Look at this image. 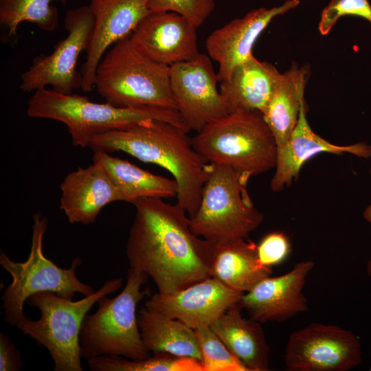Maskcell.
I'll return each instance as SVG.
<instances>
[{
	"label": "cell",
	"instance_id": "cell-25",
	"mask_svg": "<svg viewBox=\"0 0 371 371\" xmlns=\"http://www.w3.org/2000/svg\"><path fill=\"white\" fill-rule=\"evenodd\" d=\"M93 161L103 166L121 192L123 201L134 204L142 198L177 197L178 186L174 179L154 175L102 150L94 151Z\"/></svg>",
	"mask_w": 371,
	"mask_h": 371
},
{
	"label": "cell",
	"instance_id": "cell-16",
	"mask_svg": "<svg viewBox=\"0 0 371 371\" xmlns=\"http://www.w3.org/2000/svg\"><path fill=\"white\" fill-rule=\"evenodd\" d=\"M196 27L173 12H151L129 37L134 46L156 62L171 66L199 54Z\"/></svg>",
	"mask_w": 371,
	"mask_h": 371
},
{
	"label": "cell",
	"instance_id": "cell-23",
	"mask_svg": "<svg viewBox=\"0 0 371 371\" xmlns=\"http://www.w3.org/2000/svg\"><path fill=\"white\" fill-rule=\"evenodd\" d=\"M308 69L293 63L280 74L270 100L262 112L278 148L289 139L298 121Z\"/></svg>",
	"mask_w": 371,
	"mask_h": 371
},
{
	"label": "cell",
	"instance_id": "cell-1",
	"mask_svg": "<svg viewBox=\"0 0 371 371\" xmlns=\"http://www.w3.org/2000/svg\"><path fill=\"white\" fill-rule=\"evenodd\" d=\"M126 245L129 268L150 277L158 293L171 294L210 277L216 245L195 235L177 203L142 198Z\"/></svg>",
	"mask_w": 371,
	"mask_h": 371
},
{
	"label": "cell",
	"instance_id": "cell-8",
	"mask_svg": "<svg viewBox=\"0 0 371 371\" xmlns=\"http://www.w3.org/2000/svg\"><path fill=\"white\" fill-rule=\"evenodd\" d=\"M251 176L232 168L212 164L200 204L190 218L192 232L214 244L246 238L264 216L247 190Z\"/></svg>",
	"mask_w": 371,
	"mask_h": 371
},
{
	"label": "cell",
	"instance_id": "cell-18",
	"mask_svg": "<svg viewBox=\"0 0 371 371\" xmlns=\"http://www.w3.org/2000/svg\"><path fill=\"white\" fill-rule=\"evenodd\" d=\"M69 172L60 184V208L71 223H93L107 204L123 196L98 161Z\"/></svg>",
	"mask_w": 371,
	"mask_h": 371
},
{
	"label": "cell",
	"instance_id": "cell-2",
	"mask_svg": "<svg viewBox=\"0 0 371 371\" xmlns=\"http://www.w3.org/2000/svg\"><path fill=\"white\" fill-rule=\"evenodd\" d=\"M188 133L170 123L150 120L98 135L88 147L122 151L168 170L177 183V203L191 218L199 208L212 164L197 153Z\"/></svg>",
	"mask_w": 371,
	"mask_h": 371
},
{
	"label": "cell",
	"instance_id": "cell-29",
	"mask_svg": "<svg viewBox=\"0 0 371 371\" xmlns=\"http://www.w3.org/2000/svg\"><path fill=\"white\" fill-rule=\"evenodd\" d=\"M151 12H173L190 21L196 27L211 15L215 8L214 0H148Z\"/></svg>",
	"mask_w": 371,
	"mask_h": 371
},
{
	"label": "cell",
	"instance_id": "cell-31",
	"mask_svg": "<svg viewBox=\"0 0 371 371\" xmlns=\"http://www.w3.org/2000/svg\"><path fill=\"white\" fill-rule=\"evenodd\" d=\"M291 252L288 236L282 232L267 234L257 245V254L260 262L268 267L282 263Z\"/></svg>",
	"mask_w": 371,
	"mask_h": 371
},
{
	"label": "cell",
	"instance_id": "cell-20",
	"mask_svg": "<svg viewBox=\"0 0 371 371\" xmlns=\"http://www.w3.org/2000/svg\"><path fill=\"white\" fill-rule=\"evenodd\" d=\"M280 74L274 65L254 55L239 65L228 79L220 82L227 113L258 111L262 113Z\"/></svg>",
	"mask_w": 371,
	"mask_h": 371
},
{
	"label": "cell",
	"instance_id": "cell-30",
	"mask_svg": "<svg viewBox=\"0 0 371 371\" xmlns=\"http://www.w3.org/2000/svg\"><path fill=\"white\" fill-rule=\"evenodd\" d=\"M344 16L364 19L371 24V5L369 0H330L322 10L318 25L319 33L327 35L337 21Z\"/></svg>",
	"mask_w": 371,
	"mask_h": 371
},
{
	"label": "cell",
	"instance_id": "cell-26",
	"mask_svg": "<svg viewBox=\"0 0 371 371\" xmlns=\"http://www.w3.org/2000/svg\"><path fill=\"white\" fill-rule=\"evenodd\" d=\"M54 1L66 3L67 0H0L3 41L16 38L18 27L23 21L32 23L45 32L55 30L59 13L58 8L51 4Z\"/></svg>",
	"mask_w": 371,
	"mask_h": 371
},
{
	"label": "cell",
	"instance_id": "cell-13",
	"mask_svg": "<svg viewBox=\"0 0 371 371\" xmlns=\"http://www.w3.org/2000/svg\"><path fill=\"white\" fill-rule=\"evenodd\" d=\"M243 294L210 277L174 293L157 292L146 301L144 306L196 330L210 326L239 302Z\"/></svg>",
	"mask_w": 371,
	"mask_h": 371
},
{
	"label": "cell",
	"instance_id": "cell-4",
	"mask_svg": "<svg viewBox=\"0 0 371 371\" xmlns=\"http://www.w3.org/2000/svg\"><path fill=\"white\" fill-rule=\"evenodd\" d=\"M93 87L106 102L115 106L177 110L169 66L144 54L129 37L117 42L104 54L97 66Z\"/></svg>",
	"mask_w": 371,
	"mask_h": 371
},
{
	"label": "cell",
	"instance_id": "cell-24",
	"mask_svg": "<svg viewBox=\"0 0 371 371\" xmlns=\"http://www.w3.org/2000/svg\"><path fill=\"white\" fill-rule=\"evenodd\" d=\"M137 320L144 345L149 352L168 353L201 362V352L194 329L179 319L166 317L145 306L138 311Z\"/></svg>",
	"mask_w": 371,
	"mask_h": 371
},
{
	"label": "cell",
	"instance_id": "cell-6",
	"mask_svg": "<svg viewBox=\"0 0 371 371\" xmlns=\"http://www.w3.org/2000/svg\"><path fill=\"white\" fill-rule=\"evenodd\" d=\"M148 276L129 268L126 283L113 298L98 300L97 311L87 313L80 332L82 358L86 360L103 355L122 356L133 360L150 357L145 348L136 312L138 303L147 295L148 288L141 289Z\"/></svg>",
	"mask_w": 371,
	"mask_h": 371
},
{
	"label": "cell",
	"instance_id": "cell-9",
	"mask_svg": "<svg viewBox=\"0 0 371 371\" xmlns=\"http://www.w3.org/2000/svg\"><path fill=\"white\" fill-rule=\"evenodd\" d=\"M33 221L31 249L25 261L15 262L1 250L0 253V265L12 277L1 297L5 321L12 326H16L25 315L23 305L36 293L49 291L72 300L76 293L87 296L95 292L76 276L80 258H75L69 268L63 269L45 256L43 241L47 220L36 213Z\"/></svg>",
	"mask_w": 371,
	"mask_h": 371
},
{
	"label": "cell",
	"instance_id": "cell-14",
	"mask_svg": "<svg viewBox=\"0 0 371 371\" xmlns=\"http://www.w3.org/2000/svg\"><path fill=\"white\" fill-rule=\"evenodd\" d=\"M299 4V0H286L271 8L254 9L214 30L206 38L205 48L210 58L218 64V81L228 79L236 67L253 55L256 41L275 17Z\"/></svg>",
	"mask_w": 371,
	"mask_h": 371
},
{
	"label": "cell",
	"instance_id": "cell-10",
	"mask_svg": "<svg viewBox=\"0 0 371 371\" xmlns=\"http://www.w3.org/2000/svg\"><path fill=\"white\" fill-rule=\"evenodd\" d=\"M93 25L89 5L69 10L64 20L67 36L54 45L52 54L34 58L21 75L20 89L29 93L50 85L58 93L71 94L73 90L81 89L82 76L76 65L81 53L88 49Z\"/></svg>",
	"mask_w": 371,
	"mask_h": 371
},
{
	"label": "cell",
	"instance_id": "cell-15",
	"mask_svg": "<svg viewBox=\"0 0 371 371\" xmlns=\"http://www.w3.org/2000/svg\"><path fill=\"white\" fill-rule=\"evenodd\" d=\"M94 25L87 57L81 67L85 92L93 90L97 66L107 49L130 37L140 21L151 12L148 0H90Z\"/></svg>",
	"mask_w": 371,
	"mask_h": 371
},
{
	"label": "cell",
	"instance_id": "cell-27",
	"mask_svg": "<svg viewBox=\"0 0 371 371\" xmlns=\"http://www.w3.org/2000/svg\"><path fill=\"white\" fill-rule=\"evenodd\" d=\"M92 371H203L200 361L157 352L145 359L133 360L122 356L103 355L87 361Z\"/></svg>",
	"mask_w": 371,
	"mask_h": 371
},
{
	"label": "cell",
	"instance_id": "cell-12",
	"mask_svg": "<svg viewBox=\"0 0 371 371\" xmlns=\"http://www.w3.org/2000/svg\"><path fill=\"white\" fill-rule=\"evenodd\" d=\"M169 76L177 110L190 131L197 133L228 114L209 56L199 53L192 60L170 66Z\"/></svg>",
	"mask_w": 371,
	"mask_h": 371
},
{
	"label": "cell",
	"instance_id": "cell-3",
	"mask_svg": "<svg viewBox=\"0 0 371 371\" xmlns=\"http://www.w3.org/2000/svg\"><path fill=\"white\" fill-rule=\"evenodd\" d=\"M27 115L65 124L75 146L88 147L96 136L154 120L190 131L176 109L154 107H118L97 103L78 94H64L46 88L38 89L28 100Z\"/></svg>",
	"mask_w": 371,
	"mask_h": 371
},
{
	"label": "cell",
	"instance_id": "cell-28",
	"mask_svg": "<svg viewBox=\"0 0 371 371\" xmlns=\"http://www.w3.org/2000/svg\"><path fill=\"white\" fill-rule=\"evenodd\" d=\"M203 371H249L226 347L210 326L195 330Z\"/></svg>",
	"mask_w": 371,
	"mask_h": 371
},
{
	"label": "cell",
	"instance_id": "cell-19",
	"mask_svg": "<svg viewBox=\"0 0 371 371\" xmlns=\"http://www.w3.org/2000/svg\"><path fill=\"white\" fill-rule=\"evenodd\" d=\"M335 155L350 153L360 158L371 157V145L366 142L339 146L332 144L316 134L306 118L305 101L302 104L297 123L288 142L278 148L276 172L270 187L273 192H280L297 179L304 164L322 153Z\"/></svg>",
	"mask_w": 371,
	"mask_h": 371
},
{
	"label": "cell",
	"instance_id": "cell-22",
	"mask_svg": "<svg viewBox=\"0 0 371 371\" xmlns=\"http://www.w3.org/2000/svg\"><path fill=\"white\" fill-rule=\"evenodd\" d=\"M271 273L272 268L260 262L254 242L241 238L216 245L210 277L225 286L248 292Z\"/></svg>",
	"mask_w": 371,
	"mask_h": 371
},
{
	"label": "cell",
	"instance_id": "cell-5",
	"mask_svg": "<svg viewBox=\"0 0 371 371\" xmlns=\"http://www.w3.org/2000/svg\"><path fill=\"white\" fill-rule=\"evenodd\" d=\"M209 164L232 168L251 177L276 168V139L258 111L228 113L207 124L192 138Z\"/></svg>",
	"mask_w": 371,
	"mask_h": 371
},
{
	"label": "cell",
	"instance_id": "cell-33",
	"mask_svg": "<svg viewBox=\"0 0 371 371\" xmlns=\"http://www.w3.org/2000/svg\"><path fill=\"white\" fill-rule=\"evenodd\" d=\"M370 173L371 176V166L370 169ZM363 217L366 221L371 223V203L363 211ZM367 273L368 276L371 278V259L369 260L367 265Z\"/></svg>",
	"mask_w": 371,
	"mask_h": 371
},
{
	"label": "cell",
	"instance_id": "cell-17",
	"mask_svg": "<svg viewBox=\"0 0 371 371\" xmlns=\"http://www.w3.org/2000/svg\"><path fill=\"white\" fill-rule=\"evenodd\" d=\"M313 267V261H302L288 273L262 279L243 295L241 307L251 319L260 323L284 322L306 311L308 301L303 289Z\"/></svg>",
	"mask_w": 371,
	"mask_h": 371
},
{
	"label": "cell",
	"instance_id": "cell-21",
	"mask_svg": "<svg viewBox=\"0 0 371 371\" xmlns=\"http://www.w3.org/2000/svg\"><path fill=\"white\" fill-rule=\"evenodd\" d=\"M240 302L210 326L229 351L249 371L269 370L270 348L260 323L242 317Z\"/></svg>",
	"mask_w": 371,
	"mask_h": 371
},
{
	"label": "cell",
	"instance_id": "cell-7",
	"mask_svg": "<svg viewBox=\"0 0 371 371\" xmlns=\"http://www.w3.org/2000/svg\"><path fill=\"white\" fill-rule=\"evenodd\" d=\"M122 284V278L106 280L97 291L78 301L49 291L36 293L27 303L40 311L41 317L32 320L24 315L16 326L48 350L54 371H82L80 332L83 319L100 298L117 291Z\"/></svg>",
	"mask_w": 371,
	"mask_h": 371
},
{
	"label": "cell",
	"instance_id": "cell-32",
	"mask_svg": "<svg viewBox=\"0 0 371 371\" xmlns=\"http://www.w3.org/2000/svg\"><path fill=\"white\" fill-rule=\"evenodd\" d=\"M23 364L19 350L5 333H0V371H19Z\"/></svg>",
	"mask_w": 371,
	"mask_h": 371
},
{
	"label": "cell",
	"instance_id": "cell-11",
	"mask_svg": "<svg viewBox=\"0 0 371 371\" xmlns=\"http://www.w3.org/2000/svg\"><path fill=\"white\" fill-rule=\"evenodd\" d=\"M361 361V344L351 330L320 323L293 332L284 353L289 371H347Z\"/></svg>",
	"mask_w": 371,
	"mask_h": 371
}]
</instances>
